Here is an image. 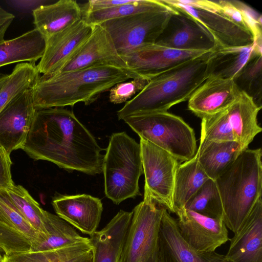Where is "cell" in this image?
Returning a JSON list of instances; mask_svg holds the SVG:
<instances>
[{
	"label": "cell",
	"instance_id": "cell-1",
	"mask_svg": "<svg viewBox=\"0 0 262 262\" xmlns=\"http://www.w3.org/2000/svg\"><path fill=\"white\" fill-rule=\"evenodd\" d=\"M23 150L68 171L102 172L103 149L73 112L62 107L36 110Z\"/></svg>",
	"mask_w": 262,
	"mask_h": 262
},
{
	"label": "cell",
	"instance_id": "cell-2",
	"mask_svg": "<svg viewBox=\"0 0 262 262\" xmlns=\"http://www.w3.org/2000/svg\"><path fill=\"white\" fill-rule=\"evenodd\" d=\"M191 16L213 37L216 48L261 43V15L234 0H161Z\"/></svg>",
	"mask_w": 262,
	"mask_h": 262
},
{
	"label": "cell",
	"instance_id": "cell-3",
	"mask_svg": "<svg viewBox=\"0 0 262 262\" xmlns=\"http://www.w3.org/2000/svg\"><path fill=\"white\" fill-rule=\"evenodd\" d=\"M140 76L129 69L101 66L40 76L31 88L36 110L89 105L115 84Z\"/></svg>",
	"mask_w": 262,
	"mask_h": 262
},
{
	"label": "cell",
	"instance_id": "cell-4",
	"mask_svg": "<svg viewBox=\"0 0 262 262\" xmlns=\"http://www.w3.org/2000/svg\"><path fill=\"white\" fill-rule=\"evenodd\" d=\"M211 51L151 78L117 112L118 119L139 114L167 112L171 106L188 100L207 78V61Z\"/></svg>",
	"mask_w": 262,
	"mask_h": 262
},
{
	"label": "cell",
	"instance_id": "cell-5",
	"mask_svg": "<svg viewBox=\"0 0 262 262\" xmlns=\"http://www.w3.org/2000/svg\"><path fill=\"white\" fill-rule=\"evenodd\" d=\"M262 152L247 149L215 180L223 206L222 221L234 233L261 198Z\"/></svg>",
	"mask_w": 262,
	"mask_h": 262
},
{
	"label": "cell",
	"instance_id": "cell-6",
	"mask_svg": "<svg viewBox=\"0 0 262 262\" xmlns=\"http://www.w3.org/2000/svg\"><path fill=\"white\" fill-rule=\"evenodd\" d=\"M102 172L105 196L115 204L140 195L139 180L143 170L140 143L124 132L113 134Z\"/></svg>",
	"mask_w": 262,
	"mask_h": 262
},
{
	"label": "cell",
	"instance_id": "cell-7",
	"mask_svg": "<svg viewBox=\"0 0 262 262\" xmlns=\"http://www.w3.org/2000/svg\"><path fill=\"white\" fill-rule=\"evenodd\" d=\"M123 120L140 138L165 150L179 161H187L196 152L194 131L179 116L159 112L134 115Z\"/></svg>",
	"mask_w": 262,
	"mask_h": 262
},
{
	"label": "cell",
	"instance_id": "cell-8",
	"mask_svg": "<svg viewBox=\"0 0 262 262\" xmlns=\"http://www.w3.org/2000/svg\"><path fill=\"white\" fill-rule=\"evenodd\" d=\"M147 193L132 211L119 262H162L160 229L164 207Z\"/></svg>",
	"mask_w": 262,
	"mask_h": 262
},
{
	"label": "cell",
	"instance_id": "cell-9",
	"mask_svg": "<svg viewBox=\"0 0 262 262\" xmlns=\"http://www.w3.org/2000/svg\"><path fill=\"white\" fill-rule=\"evenodd\" d=\"M173 11L167 5L164 8L111 19L100 25L108 32L120 54L144 45L155 43Z\"/></svg>",
	"mask_w": 262,
	"mask_h": 262
},
{
	"label": "cell",
	"instance_id": "cell-10",
	"mask_svg": "<svg viewBox=\"0 0 262 262\" xmlns=\"http://www.w3.org/2000/svg\"><path fill=\"white\" fill-rule=\"evenodd\" d=\"M140 138L144 192L157 204L175 213L173 193L179 161L163 149Z\"/></svg>",
	"mask_w": 262,
	"mask_h": 262
},
{
	"label": "cell",
	"instance_id": "cell-11",
	"mask_svg": "<svg viewBox=\"0 0 262 262\" xmlns=\"http://www.w3.org/2000/svg\"><path fill=\"white\" fill-rule=\"evenodd\" d=\"M45 237L18 212L6 190L0 189V249L5 255L34 251Z\"/></svg>",
	"mask_w": 262,
	"mask_h": 262
},
{
	"label": "cell",
	"instance_id": "cell-12",
	"mask_svg": "<svg viewBox=\"0 0 262 262\" xmlns=\"http://www.w3.org/2000/svg\"><path fill=\"white\" fill-rule=\"evenodd\" d=\"M205 52H207L179 50L154 43L138 47L120 55L129 69L140 76L150 80Z\"/></svg>",
	"mask_w": 262,
	"mask_h": 262
},
{
	"label": "cell",
	"instance_id": "cell-13",
	"mask_svg": "<svg viewBox=\"0 0 262 262\" xmlns=\"http://www.w3.org/2000/svg\"><path fill=\"white\" fill-rule=\"evenodd\" d=\"M93 25L82 19L46 38L43 55L36 65L39 74L48 77L58 74L91 35Z\"/></svg>",
	"mask_w": 262,
	"mask_h": 262
},
{
	"label": "cell",
	"instance_id": "cell-14",
	"mask_svg": "<svg viewBox=\"0 0 262 262\" xmlns=\"http://www.w3.org/2000/svg\"><path fill=\"white\" fill-rule=\"evenodd\" d=\"M36 111L31 88L15 97L0 112V145L8 154L23 149Z\"/></svg>",
	"mask_w": 262,
	"mask_h": 262
},
{
	"label": "cell",
	"instance_id": "cell-15",
	"mask_svg": "<svg viewBox=\"0 0 262 262\" xmlns=\"http://www.w3.org/2000/svg\"><path fill=\"white\" fill-rule=\"evenodd\" d=\"M175 213L182 237L199 251L214 252L229 239L227 228L221 219L208 217L185 207Z\"/></svg>",
	"mask_w": 262,
	"mask_h": 262
},
{
	"label": "cell",
	"instance_id": "cell-16",
	"mask_svg": "<svg viewBox=\"0 0 262 262\" xmlns=\"http://www.w3.org/2000/svg\"><path fill=\"white\" fill-rule=\"evenodd\" d=\"M172 8L173 11L156 43L185 51L207 52L216 48L212 36L199 23L184 12Z\"/></svg>",
	"mask_w": 262,
	"mask_h": 262
},
{
	"label": "cell",
	"instance_id": "cell-17",
	"mask_svg": "<svg viewBox=\"0 0 262 262\" xmlns=\"http://www.w3.org/2000/svg\"><path fill=\"white\" fill-rule=\"evenodd\" d=\"M101 66L128 69L108 32L98 24L93 25L91 35L60 73Z\"/></svg>",
	"mask_w": 262,
	"mask_h": 262
},
{
	"label": "cell",
	"instance_id": "cell-18",
	"mask_svg": "<svg viewBox=\"0 0 262 262\" xmlns=\"http://www.w3.org/2000/svg\"><path fill=\"white\" fill-rule=\"evenodd\" d=\"M54 209L62 219L83 234L92 235L100 222L101 200L89 194L58 195L52 201Z\"/></svg>",
	"mask_w": 262,
	"mask_h": 262
},
{
	"label": "cell",
	"instance_id": "cell-19",
	"mask_svg": "<svg viewBox=\"0 0 262 262\" xmlns=\"http://www.w3.org/2000/svg\"><path fill=\"white\" fill-rule=\"evenodd\" d=\"M162 262H230L216 252H201L188 244L178 230L177 220L164 208L160 229Z\"/></svg>",
	"mask_w": 262,
	"mask_h": 262
},
{
	"label": "cell",
	"instance_id": "cell-20",
	"mask_svg": "<svg viewBox=\"0 0 262 262\" xmlns=\"http://www.w3.org/2000/svg\"><path fill=\"white\" fill-rule=\"evenodd\" d=\"M261 108L251 97L241 92L231 105L216 115L233 140L245 150L262 130L257 119Z\"/></svg>",
	"mask_w": 262,
	"mask_h": 262
},
{
	"label": "cell",
	"instance_id": "cell-21",
	"mask_svg": "<svg viewBox=\"0 0 262 262\" xmlns=\"http://www.w3.org/2000/svg\"><path fill=\"white\" fill-rule=\"evenodd\" d=\"M241 92L232 79L208 78L188 99V108L197 117L206 118L229 107Z\"/></svg>",
	"mask_w": 262,
	"mask_h": 262
},
{
	"label": "cell",
	"instance_id": "cell-22",
	"mask_svg": "<svg viewBox=\"0 0 262 262\" xmlns=\"http://www.w3.org/2000/svg\"><path fill=\"white\" fill-rule=\"evenodd\" d=\"M229 238L230 262H262V201L255 204L239 229Z\"/></svg>",
	"mask_w": 262,
	"mask_h": 262
},
{
	"label": "cell",
	"instance_id": "cell-23",
	"mask_svg": "<svg viewBox=\"0 0 262 262\" xmlns=\"http://www.w3.org/2000/svg\"><path fill=\"white\" fill-rule=\"evenodd\" d=\"M133 213L120 210L101 230L90 236L92 262H119Z\"/></svg>",
	"mask_w": 262,
	"mask_h": 262
},
{
	"label": "cell",
	"instance_id": "cell-24",
	"mask_svg": "<svg viewBox=\"0 0 262 262\" xmlns=\"http://www.w3.org/2000/svg\"><path fill=\"white\" fill-rule=\"evenodd\" d=\"M261 46L255 43L246 46L215 48L210 53L207 67V78L234 80Z\"/></svg>",
	"mask_w": 262,
	"mask_h": 262
},
{
	"label": "cell",
	"instance_id": "cell-25",
	"mask_svg": "<svg viewBox=\"0 0 262 262\" xmlns=\"http://www.w3.org/2000/svg\"><path fill=\"white\" fill-rule=\"evenodd\" d=\"M33 23L46 38L82 19V10L76 1L59 0L42 6L32 13Z\"/></svg>",
	"mask_w": 262,
	"mask_h": 262
},
{
	"label": "cell",
	"instance_id": "cell-26",
	"mask_svg": "<svg viewBox=\"0 0 262 262\" xmlns=\"http://www.w3.org/2000/svg\"><path fill=\"white\" fill-rule=\"evenodd\" d=\"M244 151L235 141L216 142L200 139L196 154L201 167L215 180Z\"/></svg>",
	"mask_w": 262,
	"mask_h": 262
},
{
	"label": "cell",
	"instance_id": "cell-27",
	"mask_svg": "<svg viewBox=\"0 0 262 262\" xmlns=\"http://www.w3.org/2000/svg\"><path fill=\"white\" fill-rule=\"evenodd\" d=\"M45 37L35 28L0 43V67L16 62L35 63L42 57Z\"/></svg>",
	"mask_w": 262,
	"mask_h": 262
},
{
	"label": "cell",
	"instance_id": "cell-28",
	"mask_svg": "<svg viewBox=\"0 0 262 262\" xmlns=\"http://www.w3.org/2000/svg\"><path fill=\"white\" fill-rule=\"evenodd\" d=\"M209 179L199 164L196 154L191 159L179 164L173 193L175 212L184 208L187 202Z\"/></svg>",
	"mask_w": 262,
	"mask_h": 262
},
{
	"label": "cell",
	"instance_id": "cell-29",
	"mask_svg": "<svg viewBox=\"0 0 262 262\" xmlns=\"http://www.w3.org/2000/svg\"><path fill=\"white\" fill-rule=\"evenodd\" d=\"M92 252L89 241L53 250L4 255L3 262H74Z\"/></svg>",
	"mask_w": 262,
	"mask_h": 262
},
{
	"label": "cell",
	"instance_id": "cell-30",
	"mask_svg": "<svg viewBox=\"0 0 262 262\" xmlns=\"http://www.w3.org/2000/svg\"><path fill=\"white\" fill-rule=\"evenodd\" d=\"M45 215L47 233L43 242L34 251L53 250L90 241L58 215L47 211Z\"/></svg>",
	"mask_w": 262,
	"mask_h": 262
},
{
	"label": "cell",
	"instance_id": "cell-31",
	"mask_svg": "<svg viewBox=\"0 0 262 262\" xmlns=\"http://www.w3.org/2000/svg\"><path fill=\"white\" fill-rule=\"evenodd\" d=\"M40 76L35 63L17 64L0 90V112L15 97L31 89Z\"/></svg>",
	"mask_w": 262,
	"mask_h": 262
},
{
	"label": "cell",
	"instance_id": "cell-32",
	"mask_svg": "<svg viewBox=\"0 0 262 262\" xmlns=\"http://www.w3.org/2000/svg\"><path fill=\"white\" fill-rule=\"evenodd\" d=\"M166 7L161 0H130L127 3L113 8L82 12V19L88 24L95 25L111 19Z\"/></svg>",
	"mask_w": 262,
	"mask_h": 262
},
{
	"label": "cell",
	"instance_id": "cell-33",
	"mask_svg": "<svg viewBox=\"0 0 262 262\" xmlns=\"http://www.w3.org/2000/svg\"><path fill=\"white\" fill-rule=\"evenodd\" d=\"M11 202L21 215L38 231L46 234V210L22 186L17 185L6 189Z\"/></svg>",
	"mask_w": 262,
	"mask_h": 262
},
{
	"label": "cell",
	"instance_id": "cell-34",
	"mask_svg": "<svg viewBox=\"0 0 262 262\" xmlns=\"http://www.w3.org/2000/svg\"><path fill=\"white\" fill-rule=\"evenodd\" d=\"M185 208L208 217L222 220V203L215 180H207Z\"/></svg>",
	"mask_w": 262,
	"mask_h": 262
},
{
	"label": "cell",
	"instance_id": "cell-35",
	"mask_svg": "<svg viewBox=\"0 0 262 262\" xmlns=\"http://www.w3.org/2000/svg\"><path fill=\"white\" fill-rule=\"evenodd\" d=\"M262 53L253 56L245 65L234 81L241 92L251 97L261 108Z\"/></svg>",
	"mask_w": 262,
	"mask_h": 262
},
{
	"label": "cell",
	"instance_id": "cell-36",
	"mask_svg": "<svg viewBox=\"0 0 262 262\" xmlns=\"http://www.w3.org/2000/svg\"><path fill=\"white\" fill-rule=\"evenodd\" d=\"M149 81L146 78L139 76L130 81H124L115 84L110 90V101L114 104L126 102L137 93L141 92Z\"/></svg>",
	"mask_w": 262,
	"mask_h": 262
},
{
	"label": "cell",
	"instance_id": "cell-37",
	"mask_svg": "<svg viewBox=\"0 0 262 262\" xmlns=\"http://www.w3.org/2000/svg\"><path fill=\"white\" fill-rule=\"evenodd\" d=\"M10 155L0 145V189L6 190L14 185L12 180Z\"/></svg>",
	"mask_w": 262,
	"mask_h": 262
},
{
	"label": "cell",
	"instance_id": "cell-38",
	"mask_svg": "<svg viewBox=\"0 0 262 262\" xmlns=\"http://www.w3.org/2000/svg\"><path fill=\"white\" fill-rule=\"evenodd\" d=\"M49 0H6V3L15 10L23 13H33L37 8L54 3Z\"/></svg>",
	"mask_w": 262,
	"mask_h": 262
},
{
	"label": "cell",
	"instance_id": "cell-39",
	"mask_svg": "<svg viewBox=\"0 0 262 262\" xmlns=\"http://www.w3.org/2000/svg\"><path fill=\"white\" fill-rule=\"evenodd\" d=\"M14 15L0 7V25L8 20H13Z\"/></svg>",
	"mask_w": 262,
	"mask_h": 262
},
{
	"label": "cell",
	"instance_id": "cell-40",
	"mask_svg": "<svg viewBox=\"0 0 262 262\" xmlns=\"http://www.w3.org/2000/svg\"><path fill=\"white\" fill-rule=\"evenodd\" d=\"M13 20H8L0 25V43L5 40L4 37L7 30Z\"/></svg>",
	"mask_w": 262,
	"mask_h": 262
},
{
	"label": "cell",
	"instance_id": "cell-41",
	"mask_svg": "<svg viewBox=\"0 0 262 262\" xmlns=\"http://www.w3.org/2000/svg\"><path fill=\"white\" fill-rule=\"evenodd\" d=\"M92 252L74 262H92Z\"/></svg>",
	"mask_w": 262,
	"mask_h": 262
},
{
	"label": "cell",
	"instance_id": "cell-42",
	"mask_svg": "<svg viewBox=\"0 0 262 262\" xmlns=\"http://www.w3.org/2000/svg\"><path fill=\"white\" fill-rule=\"evenodd\" d=\"M9 74H5L0 73V90L6 81Z\"/></svg>",
	"mask_w": 262,
	"mask_h": 262
},
{
	"label": "cell",
	"instance_id": "cell-43",
	"mask_svg": "<svg viewBox=\"0 0 262 262\" xmlns=\"http://www.w3.org/2000/svg\"><path fill=\"white\" fill-rule=\"evenodd\" d=\"M3 261V256H2L1 253H0V262Z\"/></svg>",
	"mask_w": 262,
	"mask_h": 262
}]
</instances>
